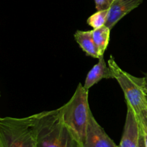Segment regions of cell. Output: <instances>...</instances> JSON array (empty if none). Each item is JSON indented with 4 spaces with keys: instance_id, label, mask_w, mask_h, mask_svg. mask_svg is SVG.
<instances>
[{
    "instance_id": "obj_6",
    "label": "cell",
    "mask_w": 147,
    "mask_h": 147,
    "mask_svg": "<svg viewBox=\"0 0 147 147\" xmlns=\"http://www.w3.org/2000/svg\"><path fill=\"white\" fill-rule=\"evenodd\" d=\"M140 120L133 109L127 105V113L120 144L118 147H139Z\"/></svg>"
},
{
    "instance_id": "obj_13",
    "label": "cell",
    "mask_w": 147,
    "mask_h": 147,
    "mask_svg": "<svg viewBox=\"0 0 147 147\" xmlns=\"http://www.w3.org/2000/svg\"><path fill=\"white\" fill-rule=\"evenodd\" d=\"M140 120V119H139ZM140 125L141 128H142V133L144 135V143H145V146L147 147V127L145 126L144 123L140 120Z\"/></svg>"
},
{
    "instance_id": "obj_16",
    "label": "cell",
    "mask_w": 147,
    "mask_h": 147,
    "mask_svg": "<svg viewBox=\"0 0 147 147\" xmlns=\"http://www.w3.org/2000/svg\"><path fill=\"white\" fill-rule=\"evenodd\" d=\"M143 79H144V90L147 94V74L145 75L144 77L143 78Z\"/></svg>"
},
{
    "instance_id": "obj_12",
    "label": "cell",
    "mask_w": 147,
    "mask_h": 147,
    "mask_svg": "<svg viewBox=\"0 0 147 147\" xmlns=\"http://www.w3.org/2000/svg\"><path fill=\"white\" fill-rule=\"evenodd\" d=\"M114 0H94L96 8L98 11L109 9Z\"/></svg>"
},
{
    "instance_id": "obj_9",
    "label": "cell",
    "mask_w": 147,
    "mask_h": 147,
    "mask_svg": "<svg viewBox=\"0 0 147 147\" xmlns=\"http://www.w3.org/2000/svg\"><path fill=\"white\" fill-rule=\"evenodd\" d=\"M74 37L78 44L80 45L83 52L86 55L94 58H99L98 50L93 41L92 30L88 31H82L78 30L74 34Z\"/></svg>"
},
{
    "instance_id": "obj_11",
    "label": "cell",
    "mask_w": 147,
    "mask_h": 147,
    "mask_svg": "<svg viewBox=\"0 0 147 147\" xmlns=\"http://www.w3.org/2000/svg\"><path fill=\"white\" fill-rule=\"evenodd\" d=\"M108 13H109V9L97 11L96 13L88 17V19L87 20V23L93 29H97L103 27V26L106 25Z\"/></svg>"
},
{
    "instance_id": "obj_8",
    "label": "cell",
    "mask_w": 147,
    "mask_h": 147,
    "mask_svg": "<svg viewBox=\"0 0 147 147\" xmlns=\"http://www.w3.org/2000/svg\"><path fill=\"white\" fill-rule=\"evenodd\" d=\"M113 78L114 76L109 66H107L103 56H102L98 58V63L95 65L93 68L88 72L83 86L86 90H89L102 79Z\"/></svg>"
},
{
    "instance_id": "obj_18",
    "label": "cell",
    "mask_w": 147,
    "mask_h": 147,
    "mask_svg": "<svg viewBox=\"0 0 147 147\" xmlns=\"http://www.w3.org/2000/svg\"><path fill=\"white\" fill-rule=\"evenodd\" d=\"M0 96H1V94H0Z\"/></svg>"
},
{
    "instance_id": "obj_14",
    "label": "cell",
    "mask_w": 147,
    "mask_h": 147,
    "mask_svg": "<svg viewBox=\"0 0 147 147\" xmlns=\"http://www.w3.org/2000/svg\"><path fill=\"white\" fill-rule=\"evenodd\" d=\"M139 118L147 127V109L142 112V114L140 115V116H139Z\"/></svg>"
},
{
    "instance_id": "obj_7",
    "label": "cell",
    "mask_w": 147,
    "mask_h": 147,
    "mask_svg": "<svg viewBox=\"0 0 147 147\" xmlns=\"http://www.w3.org/2000/svg\"><path fill=\"white\" fill-rule=\"evenodd\" d=\"M143 0H114L109 9L106 26L111 30L124 16L139 7Z\"/></svg>"
},
{
    "instance_id": "obj_2",
    "label": "cell",
    "mask_w": 147,
    "mask_h": 147,
    "mask_svg": "<svg viewBox=\"0 0 147 147\" xmlns=\"http://www.w3.org/2000/svg\"><path fill=\"white\" fill-rule=\"evenodd\" d=\"M57 110L63 123L82 147L91 113L88 103V90L79 83L69 101Z\"/></svg>"
},
{
    "instance_id": "obj_10",
    "label": "cell",
    "mask_w": 147,
    "mask_h": 147,
    "mask_svg": "<svg viewBox=\"0 0 147 147\" xmlns=\"http://www.w3.org/2000/svg\"><path fill=\"white\" fill-rule=\"evenodd\" d=\"M111 29L106 25L92 30L93 41L98 50L100 57L103 56L110 40Z\"/></svg>"
},
{
    "instance_id": "obj_3",
    "label": "cell",
    "mask_w": 147,
    "mask_h": 147,
    "mask_svg": "<svg viewBox=\"0 0 147 147\" xmlns=\"http://www.w3.org/2000/svg\"><path fill=\"white\" fill-rule=\"evenodd\" d=\"M1 147H37L33 115L24 118L0 116Z\"/></svg>"
},
{
    "instance_id": "obj_17",
    "label": "cell",
    "mask_w": 147,
    "mask_h": 147,
    "mask_svg": "<svg viewBox=\"0 0 147 147\" xmlns=\"http://www.w3.org/2000/svg\"><path fill=\"white\" fill-rule=\"evenodd\" d=\"M0 147H1V144H0Z\"/></svg>"
},
{
    "instance_id": "obj_4",
    "label": "cell",
    "mask_w": 147,
    "mask_h": 147,
    "mask_svg": "<svg viewBox=\"0 0 147 147\" xmlns=\"http://www.w3.org/2000/svg\"><path fill=\"white\" fill-rule=\"evenodd\" d=\"M109 67L113 73L114 79L121 87L126 98V105H129L138 117L147 109V94L144 87L143 78L135 77L122 70L113 56L109 60Z\"/></svg>"
},
{
    "instance_id": "obj_1",
    "label": "cell",
    "mask_w": 147,
    "mask_h": 147,
    "mask_svg": "<svg viewBox=\"0 0 147 147\" xmlns=\"http://www.w3.org/2000/svg\"><path fill=\"white\" fill-rule=\"evenodd\" d=\"M33 117L37 147H81L63 123L57 109L33 114Z\"/></svg>"
},
{
    "instance_id": "obj_15",
    "label": "cell",
    "mask_w": 147,
    "mask_h": 147,
    "mask_svg": "<svg viewBox=\"0 0 147 147\" xmlns=\"http://www.w3.org/2000/svg\"><path fill=\"white\" fill-rule=\"evenodd\" d=\"M140 126H141V125H140ZM139 147H146L145 146L144 139V135H143V133H142V128H141V130H140V136H139Z\"/></svg>"
},
{
    "instance_id": "obj_5",
    "label": "cell",
    "mask_w": 147,
    "mask_h": 147,
    "mask_svg": "<svg viewBox=\"0 0 147 147\" xmlns=\"http://www.w3.org/2000/svg\"><path fill=\"white\" fill-rule=\"evenodd\" d=\"M82 147H118L90 113L86 137Z\"/></svg>"
}]
</instances>
